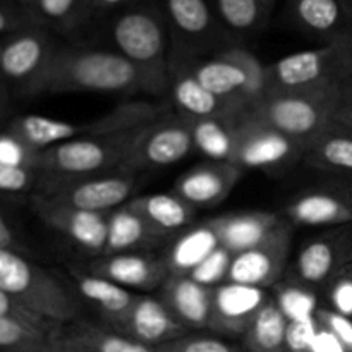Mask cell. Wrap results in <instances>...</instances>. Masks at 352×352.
Segmentation results:
<instances>
[{"instance_id":"1","label":"cell","mask_w":352,"mask_h":352,"mask_svg":"<svg viewBox=\"0 0 352 352\" xmlns=\"http://www.w3.org/2000/svg\"><path fill=\"white\" fill-rule=\"evenodd\" d=\"M143 91L134 65L119 52L57 48L38 82L34 96L100 93L131 95Z\"/></svg>"},{"instance_id":"2","label":"cell","mask_w":352,"mask_h":352,"mask_svg":"<svg viewBox=\"0 0 352 352\" xmlns=\"http://www.w3.org/2000/svg\"><path fill=\"white\" fill-rule=\"evenodd\" d=\"M0 291L28 313L54 325L79 318L81 301L72 287L19 251L0 250Z\"/></svg>"},{"instance_id":"3","label":"cell","mask_w":352,"mask_h":352,"mask_svg":"<svg viewBox=\"0 0 352 352\" xmlns=\"http://www.w3.org/2000/svg\"><path fill=\"white\" fill-rule=\"evenodd\" d=\"M167 113L168 110L162 103L134 100V102L120 103L110 112L86 122H71V120L52 119V117L33 116V113L21 116L9 124L7 131L23 140L28 146L34 148L36 151H43L65 141L105 136V134L148 126L160 120Z\"/></svg>"},{"instance_id":"4","label":"cell","mask_w":352,"mask_h":352,"mask_svg":"<svg viewBox=\"0 0 352 352\" xmlns=\"http://www.w3.org/2000/svg\"><path fill=\"white\" fill-rule=\"evenodd\" d=\"M148 126L55 144L40 153L38 172L43 179L67 181L120 170L127 165Z\"/></svg>"},{"instance_id":"5","label":"cell","mask_w":352,"mask_h":352,"mask_svg":"<svg viewBox=\"0 0 352 352\" xmlns=\"http://www.w3.org/2000/svg\"><path fill=\"white\" fill-rule=\"evenodd\" d=\"M340 88L267 91L244 113L308 144L336 124Z\"/></svg>"},{"instance_id":"6","label":"cell","mask_w":352,"mask_h":352,"mask_svg":"<svg viewBox=\"0 0 352 352\" xmlns=\"http://www.w3.org/2000/svg\"><path fill=\"white\" fill-rule=\"evenodd\" d=\"M112 38L117 52L140 74L144 93L158 96L168 89L170 67L167 60V33L158 14L144 9L122 14L113 23Z\"/></svg>"},{"instance_id":"7","label":"cell","mask_w":352,"mask_h":352,"mask_svg":"<svg viewBox=\"0 0 352 352\" xmlns=\"http://www.w3.org/2000/svg\"><path fill=\"white\" fill-rule=\"evenodd\" d=\"M352 72V36L294 52L267 65V91L340 88Z\"/></svg>"},{"instance_id":"8","label":"cell","mask_w":352,"mask_h":352,"mask_svg":"<svg viewBox=\"0 0 352 352\" xmlns=\"http://www.w3.org/2000/svg\"><path fill=\"white\" fill-rule=\"evenodd\" d=\"M191 69L206 89L243 112L267 93V65L246 48H229Z\"/></svg>"},{"instance_id":"9","label":"cell","mask_w":352,"mask_h":352,"mask_svg":"<svg viewBox=\"0 0 352 352\" xmlns=\"http://www.w3.org/2000/svg\"><path fill=\"white\" fill-rule=\"evenodd\" d=\"M38 196L57 205L95 213H109L131 201L136 188V174L126 168L91 177L52 181L40 179Z\"/></svg>"},{"instance_id":"10","label":"cell","mask_w":352,"mask_h":352,"mask_svg":"<svg viewBox=\"0 0 352 352\" xmlns=\"http://www.w3.org/2000/svg\"><path fill=\"white\" fill-rule=\"evenodd\" d=\"M308 144L282 134L280 131L243 113L236 120L234 153L230 164L241 170H275L287 167L305 155Z\"/></svg>"},{"instance_id":"11","label":"cell","mask_w":352,"mask_h":352,"mask_svg":"<svg viewBox=\"0 0 352 352\" xmlns=\"http://www.w3.org/2000/svg\"><path fill=\"white\" fill-rule=\"evenodd\" d=\"M352 263V223L323 230L302 244L292 267V280L306 291H323Z\"/></svg>"},{"instance_id":"12","label":"cell","mask_w":352,"mask_h":352,"mask_svg":"<svg viewBox=\"0 0 352 352\" xmlns=\"http://www.w3.org/2000/svg\"><path fill=\"white\" fill-rule=\"evenodd\" d=\"M57 47L40 31H21L3 43L0 54V79L23 95L34 96Z\"/></svg>"},{"instance_id":"13","label":"cell","mask_w":352,"mask_h":352,"mask_svg":"<svg viewBox=\"0 0 352 352\" xmlns=\"http://www.w3.org/2000/svg\"><path fill=\"white\" fill-rule=\"evenodd\" d=\"M195 150L191 131L182 116L167 113L150 124L124 168L138 174L148 168L170 167Z\"/></svg>"},{"instance_id":"14","label":"cell","mask_w":352,"mask_h":352,"mask_svg":"<svg viewBox=\"0 0 352 352\" xmlns=\"http://www.w3.org/2000/svg\"><path fill=\"white\" fill-rule=\"evenodd\" d=\"M292 227L333 229L352 223V182L306 189L284 208Z\"/></svg>"},{"instance_id":"15","label":"cell","mask_w":352,"mask_h":352,"mask_svg":"<svg viewBox=\"0 0 352 352\" xmlns=\"http://www.w3.org/2000/svg\"><path fill=\"white\" fill-rule=\"evenodd\" d=\"M292 244V226L284 219L282 226L258 246L234 254L227 282L268 289L280 280Z\"/></svg>"},{"instance_id":"16","label":"cell","mask_w":352,"mask_h":352,"mask_svg":"<svg viewBox=\"0 0 352 352\" xmlns=\"http://www.w3.org/2000/svg\"><path fill=\"white\" fill-rule=\"evenodd\" d=\"M34 210L50 229L57 230L81 250L102 256L109 234V213H95L57 205L34 195Z\"/></svg>"},{"instance_id":"17","label":"cell","mask_w":352,"mask_h":352,"mask_svg":"<svg viewBox=\"0 0 352 352\" xmlns=\"http://www.w3.org/2000/svg\"><path fill=\"white\" fill-rule=\"evenodd\" d=\"M267 289L223 282L213 287L208 330L226 337H243L265 302Z\"/></svg>"},{"instance_id":"18","label":"cell","mask_w":352,"mask_h":352,"mask_svg":"<svg viewBox=\"0 0 352 352\" xmlns=\"http://www.w3.org/2000/svg\"><path fill=\"white\" fill-rule=\"evenodd\" d=\"M88 270L136 294L164 287L170 277L165 258L146 251L100 256L89 263Z\"/></svg>"},{"instance_id":"19","label":"cell","mask_w":352,"mask_h":352,"mask_svg":"<svg viewBox=\"0 0 352 352\" xmlns=\"http://www.w3.org/2000/svg\"><path fill=\"white\" fill-rule=\"evenodd\" d=\"M117 332L143 346L157 349L162 344L186 336L188 329L172 315L162 299L148 294H136L126 320Z\"/></svg>"},{"instance_id":"20","label":"cell","mask_w":352,"mask_h":352,"mask_svg":"<svg viewBox=\"0 0 352 352\" xmlns=\"http://www.w3.org/2000/svg\"><path fill=\"white\" fill-rule=\"evenodd\" d=\"M243 174L244 170L229 162H208L182 174L175 182L174 195L195 208H208L222 203Z\"/></svg>"},{"instance_id":"21","label":"cell","mask_w":352,"mask_h":352,"mask_svg":"<svg viewBox=\"0 0 352 352\" xmlns=\"http://www.w3.org/2000/svg\"><path fill=\"white\" fill-rule=\"evenodd\" d=\"M67 272L72 291L76 292L79 301L91 306L102 316L107 327L119 330L136 299V292L127 291L89 270L71 267Z\"/></svg>"},{"instance_id":"22","label":"cell","mask_w":352,"mask_h":352,"mask_svg":"<svg viewBox=\"0 0 352 352\" xmlns=\"http://www.w3.org/2000/svg\"><path fill=\"white\" fill-rule=\"evenodd\" d=\"M220 241V246L232 254L258 246L267 241L284 222V217L267 210L223 213L208 220Z\"/></svg>"},{"instance_id":"23","label":"cell","mask_w":352,"mask_h":352,"mask_svg":"<svg viewBox=\"0 0 352 352\" xmlns=\"http://www.w3.org/2000/svg\"><path fill=\"white\" fill-rule=\"evenodd\" d=\"M172 103L179 110V116L201 119V117H226L237 120L243 110L236 103L213 95L196 79L192 69H170L168 82Z\"/></svg>"},{"instance_id":"24","label":"cell","mask_w":352,"mask_h":352,"mask_svg":"<svg viewBox=\"0 0 352 352\" xmlns=\"http://www.w3.org/2000/svg\"><path fill=\"white\" fill-rule=\"evenodd\" d=\"M52 342L65 352H157L110 327L79 318L62 325Z\"/></svg>"},{"instance_id":"25","label":"cell","mask_w":352,"mask_h":352,"mask_svg":"<svg viewBox=\"0 0 352 352\" xmlns=\"http://www.w3.org/2000/svg\"><path fill=\"white\" fill-rule=\"evenodd\" d=\"M213 289L189 275H170L162 287V301L186 329H208Z\"/></svg>"},{"instance_id":"26","label":"cell","mask_w":352,"mask_h":352,"mask_svg":"<svg viewBox=\"0 0 352 352\" xmlns=\"http://www.w3.org/2000/svg\"><path fill=\"white\" fill-rule=\"evenodd\" d=\"M298 23L327 41L352 36V6L347 0H294Z\"/></svg>"},{"instance_id":"27","label":"cell","mask_w":352,"mask_h":352,"mask_svg":"<svg viewBox=\"0 0 352 352\" xmlns=\"http://www.w3.org/2000/svg\"><path fill=\"white\" fill-rule=\"evenodd\" d=\"M164 237V234L158 232L126 203L109 213V234L102 256L146 251L148 248L160 243Z\"/></svg>"},{"instance_id":"28","label":"cell","mask_w":352,"mask_h":352,"mask_svg":"<svg viewBox=\"0 0 352 352\" xmlns=\"http://www.w3.org/2000/svg\"><path fill=\"white\" fill-rule=\"evenodd\" d=\"M302 162L322 172L352 177V129L332 124L320 136L309 141Z\"/></svg>"},{"instance_id":"29","label":"cell","mask_w":352,"mask_h":352,"mask_svg":"<svg viewBox=\"0 0 352 352\" xmlns=\"http://www.w3.org/2000/svg\"><path fill=\"white\" fill-rule=\"evenodd\" d=\"M127 205L136 210L160 234L177 232L191 226L196 208L177 195H144L131 199Z\"/></svg>"},{"instance_id":"30","label":"cell","mask_w":352,"mask_h":352,"mask_svg":"<svg viewBox=\"0 0 352 352\" xmlns=\"http://www.w3.org/2000/svg\"><path fill=\"white\" fill-rule=\"evenodd\" d=\"M219 248L220 241L208 220L189 227L175 239L165 256L170 275H189Z\"/></svg>"},{"instance_id":"31","label":"cell","mask_w":352,"mask_h":352,"mask_svg":"<svg viewBox=\"0 0 352 352\" xmlns=\"http://www.w3.org/2000/svg\"><path fill=\"white\" fill-rule=\"evenodd\" d=\"M289 318L275 298L265 302L243 336L246 352H285Z\"/></svg>"},{"instance_id":"32","label":"cell","mask_w":352,"mask_h":352,"mask_svg":"<svg viewBox=\"0 0 352 352\" xmlns=\"http://www.w3.org/2000/svg\"><path fill=\"white\" fill-rule=\"evenodd\" d=\"M184 117V116H182ZM191 131L195 150L201 151L210 162H229L234 153L236 120L226 117H184Z\"/></svg>"},{"instance_id":"33","label":"cell","mask_w":352,"mask_h":352,"mask_svg":"<svg viewBox=\"0 0 352 352\" xmlns=\"http://www.w3.org/2000/svg\"><path fill=\"white\" fill-rule=\"evenodd\" d=\"M172 26L188 40H203L212 33L213 17L206 0H167Z\"/></svg>"},{"instance_id":"34","label":"cell","mask_w":352,"mask_h":352,"mask_svg":"<svg viewBox=\"0 0 352 352\" xmlns=\"http://www.w3.org/2000/svg\"><path fill=\"white\" fill-rule=\"evenodd\" d=\"M58 330L0 316V352H38Z\"/></svg>"},{"instance_id":"35","label":"cell","mask_w":352,"mask_h":352,"mask_svg":"<svg viewBox=\"0 0 352 352\" xmlns=\"http://www.w3.org/2000/svg\"><path fill=\"white\" fill-rule=\"evenodd\" d=\"M220 17L237 33L253 31L263 23V0H217Z\"/></svg>"},{"instance_id":"36","label":"cell","mask_w":352,"mask_h":352,"mask_svg":"<svg viewBox=\"0 0 352 352\" xmlns=\"http://www.w3.org/2000/svg\"><path fill=\"white\" fill-rule=\"evenodd\" d=\"M234 254L227 251L226 248L220 246L219 250L213 251L206 260H203L195 270L189 274V277L198 284L205 285V287H217V285L227 282L229 277L230 263H232Z\"/></svg>"},{"instance_id":"37","label":"cell","mask_w":352,"mask_h":352,"mask_svg":"<svg viewBox=\"0 0 352 352\" xmlns=\"http://www.w3.org/2000/svg\"><path fill=\"white\" fill-rule=\"evenodd\" d=\"M40 153L34 148L28 146L23 140L14 136L10 131L0 133V164L10 167H24L38 170Z\"/></svg>"},{"instance_id":"38","label":"cell","mask_w":352,"mask_h":352,"mask_svg":"<svg viewBox=\"0 0 352 352\" xmlns=\"http://www.w3.org/2000/svg\"><path fill=\"white\" fill-rule=\"evenodd\" d=\"M157 352H243L234 344L226 342L219 337L208 336H186L158 346Z\"/></svg>"},{"instance_id":"39","label":"cell","mask_w":352,"mask_h":352,"mask_svg":"<svg viewBox=\"0 0 352 352\" xmlns=\"http://www.w3.org/2000/svg\"><path fill=\"white\" fill-rule=\"evenodd\" d=\"M323 291L329 302L327 308L352 318V263L342 268Z\"/></svg>"},{"instance_id":"40","label":"cell","mask_w":352,"mask_h":352,"mask_svg":"<svg viewBox=\"0 0 352 352\" xmlns=\"http://www.w3.org/2000/svg\"><path fill=\"white\" fill-rule=\"evenodd\" d=\"M320 325L316 318L289 320L285 352H313Z\"/></svg>"},{"instance_id":"41","label":"cell","mask_w":352,"mask_h":352,"mask_svg":"<svg viewBox=\"0 0 352 352\" xmlns=\"http://www.w3.org/2000/svg\"><path fill=\"white\" fill-rule=\"evenodd\" d=\"M41 174L34 168L10 167L0 164V192L19 195L40 186Z\"/></svg>"},{"instance_id":"42","label":"cell","mask_w":352,"mask_h":352,"mask_svg":"<svg viewBox=\"0 0 352 352\" xmlns=\"http://www.w3.org/2000/svg\"><path fill=\"white\" fill-rule=\"evenodd\" d=\"M318 325L329 332L346 352H352V318L339 315L330 308H318L315 313Z\"/></svg>"},{"instance_id":"43","label":"cell","mask_w":352,"mask_h":352,"mask_svg":"<svg viewBox=\"0 0 352 352\" xmlns=\"http://www.w3.org/2000/svg\"><path fill=\"white\" fill-rule=\"evenodd\" d=\"M0 316L19 320V322L31 323V325H36V327H43V329H60L58 325L45 322V320H41V318H38V316L28 313L26 309L21 308L16 301H12V299H10L7 294H3L2 291H0Z\"/></svg>"},{"instance_id":"44","label":"cell","mask_w":352,"mask_h":352,"mask_svg":"<svg viewBox=\"0 0 352 352\" xmlns=\"http://www.w3.org/2000/svg\"><path fill=\"white\" fill-rule=\"evenodd\" d=\"M81 0H38V10L41 16L54 23L67 21Z\"/></svg>"},{"instance_id":"45","label":"cell","mask_w":352,"mask_h":352,"mask_svg":"<svg viewBox=\"0 0 352 352\" xmlns=\"http://www.w3.org/2000/svg\"><path fill=\"white\" fill-rule=\"evenodd\" d=\"M0 250H12L24 253V248L21 246L16 232H14V229L9 226V222H7L2 213H0Z\"/></svg>"},{"instance_id":"46","label":"cell","mask_w":352,"mask_h":352,"mask_svg":"<svg viewBox=\"0 0 352 352\" xmlns=\"http://www.w3.org/2000/svg\"><path fill=\"white\" fill-rule=\"evenodd\" d=\"M21 24L23 23H21V19L16 16V14L0 7V34L19 30Z\"/></svg>"},{"instance_id":"47","label":"cell","mask_w":352,"mask_h":352,"mask_svg":"<svg viewBox=\"0 0 352 352\" xmlns=\"http://www.w3.org/2000/svg\"><path fill=\"white\" fill-rule=\"evenodd\" d=\"M336 124L352 129V100H342L336 113Z\"/></svg>"},{"instance_id":"48","label":"cell","mask_w":352,"mask_h":352,"mask_svg":"<svg viewBox=\"0 0 352 352\" xmlns=\"http://www.w3.org/2000/svg\"><path fill=\"white\" fill-rule=\"evenodd\" d=\"M340 95H342V100H352V72L340 85Z\"/></svg>"},{"instance_id":"49","label":"cell","mask_w":352,"mask_h":352,"mask_svg":"<svg viewBox=\"0 0 352 352\" xmlns=\"http://www.w3.org/2000/svg\"><path fill=\"white\" fill-rule=\"evenodd\" d=\"M96 3V7H102V9H110V7L122 6V3L129 2V0H93Z\"/></svg>"},{"instance_id":"50","label":"cell","mask_w":352,"mask_h":352,"mask_svg":"<svg viewBox=\"0 0 352 352\" xmlns=\"http://www.w3.org/2000/svg\"><path fill=\"white\" fill-rule=\"evenodd\" d=\"M38 352H65V351H60V349H58V347L55 346V344L52 342V339H50V340H48V342L45 344V346L41 347V349L38 351Z\"/></svg>"},{"instance_id":"51","label":"cell","mask_w":352,"mask_h":352,"mask_svg":"<svg viewBox=\"0 0 352 352\" xmlns=\"http://www.w3.org/2000/svg\"><path fill=\"white\" fill-rule=\"evenodd\" d=\"M21 3H31V2H38V0H17Z\"/></svg>"},{"instance_id":"52","label":"cell","mask_w":352,"mask_h":352,"mask_svg":"<svg viewBox=\"0 0 352 352\" xmlns=\"http://www.w3.org/2000/svg\"><path fill=\"white\" fill-rule=\"evenodd\" d=\"M0 81H2V79H0ZM2 100H3V89H2V85H0V103H2Z\"/></svg>"},{"instance_id":"53","label":"cell","mask_w":352,"mask_h":352,"mask_svg":"<svg viewBox=\"0 0 352 352\" xmlns=\"http://www.w3.org/2000/svg\"><path fill=\"white\" fill-rule=\"evenodd\" d=\"M2 47H3V43H2V41H0V54H2Z\"/></svg>"}]
</instances>
